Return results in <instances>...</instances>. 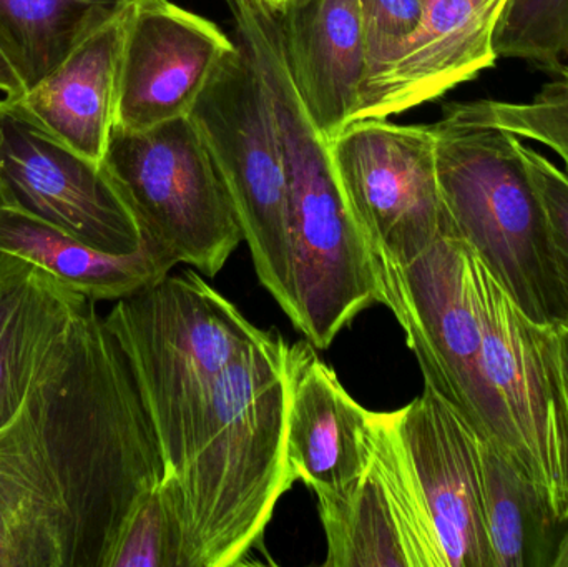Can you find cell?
<instances>
[{
	"label": "cell",
	"mask_w": 568,
	"mask_h": 567,
	"mask_svg": "<svg viewBox=\"0 0 568 567\" xmlns=\"http://www.w3.org/2000/svg\"><path fill=\"white\" fill-rule=\"evenodd\" d=\"M433 130L437 180L454 233L530 320L568 323L566 286L520 139L446 109Z\"/></svg>",
	"instance_id": "5b68a950"
},
{
	"label": "cell",
	"mask_w": 568,
	"mask_h": 567,
	"mask_svg": "<svg viewBox=\"0 0 568 567\" xmlns=\"http://www.w3.org/2000/svg\"><path fill=\"white\" fill-rule=\"evenodd\" d=\"M479 256V255H477ZM484 386L493 443L536 486L554 518L568 519V373L556 326L530 320L477 262Z\"/></svg>",
	"instance_id": "8992f818"
},
{
	"label": "cell",
	"mask_w": 568,
	"mask_h": 567,
	"mask_svg": "<svg viewBox=\"0 0 568 567\" xmlns=\"http://www.w3.org/2000/svg\"><path fill=\"white\" fill-rule=\"evenodd\" d=\"M133 3L87 37L45 79L13 99L60 142L100 163L116 125L120 69Z\"/></svg>",
	"instance_id": "ac0fdd59"
},
{
	"label": "cell",
	"mask_w": 568,
	"mask_h": 567,
	"mask_svg": "<svg viewBox=\"0 0 568 567\" xmlns=\"http://www.w3.org/2000/svg\"><path fill=\"white\" fill-rule=\"evenodd\" d=\"M0 92H2L7 99H20V97L26 93V87H23L22 80L19 79L12 65L7 62L2 52H0Z\"/></svg>",
	"instance_id": "83f0119b"
},
{
	"label": "cell",
	"mask_w": 568,
	"mask_h": 567,
	"mask_svg": "<svg viewBox=\"0 0 568 567\" xmlns=\"http://www.w3.org/2000/svg\"><path fill=\"white\" fill-rule=\"evenodd\" d=\"M280 19L301 99L331 142L363 105L367 53L359 0H293Z\"/></svg>",
	"instance_id": "e0dca14e"
},
{
	"label": "cell",
	"mask_w": 568,
	"mask_h": 567,
	"mask_svg": "<svg viewBox=\"0 0 568 567\" xmlns=\"http://www.w3.org/2000/svg\"><path fill=\"white\" fill-rule=\"evenodd\" d=\"M500 3L427 0L413 39L367 80L356 120L389 119L433 102L496 63L494 30Z\"/></svg>",
	"instance_id": "5bb4252c"
},
{
	"label": "cell",
	"mask_w": 568,
	"mask_h": 567,
	"mask_svg": "<svg viewBox=\"0 0 568 567\" xmlns=\"http://www.w3.org/2000/svg\"><path fill=\"white\" fill-rule=\"evenodd\" d=\"M190 117L222 173L260 282L293 320L290 195L282 140L262 77L239 43L216 67Z\"/></svg>",
	"instance_id": "ba28073f"
},
{
	"label": "cell",
	"mask_w": 568,
	"mask_h": 567,
	"mask_svg": "<svg viewBox=\"0 0 568 567\" xmlns=\"http://www.w3.org/2000/svg\"><path fill=\"white\" fill-rule=\"evenodd\" d=\"M235 42L255 63L275 115L287 175L294 328L317 350L381 305L373 250L344 195L329 140L311 119L287 60L280 12L265 0H226Z\"/></svg>",
	"instance_id": "7a4b0ae2"
},
{
	"label": "cell",
	"mask_w": 568,
	"mask_h": 567,
	"mask_svg": "<svg viewBox=\"0 0 568 567\" xmlns=\"http://www.w3.org/2000/svg\"><path fill=\"white\" fill-rule=\"evenodd\" d=\"M480 2L500 3V6H506L507 0H480Z\"/></svg>",
	"instance_id": "d6a6232c"
},
{
	"label": "cell",
	"mask_w": 568,
	"mask_h": 567,
	"mask_svg": "<svg viewBox=\"0 0 568 567\" xmlns=\"http://www.w3.org/2000/svg\"><path fill=\"white\" fill-rule=\"evenodd\" d=\"M136 0H0V52L26 90Z\"/></svg>",
	"instance_id": "ffe728a7"
},
{
	"label": "cell",
	"mask_w": 568,
	"mask_h": 567,
	"mask_svg": "<svg viewBox=\"0 0 568 567\" xmlns=\"http://www.w3.org/2000/svg\"><path fill=\"white\" fill-rule=\"evenodd\" d=\"M142 240L205 276L243 240L222 173L192 117L145 130L115 125L102 160Z\"/></svg>",
	"instance_id": "52a82bcc"
},
{
	"label": "cell",
	"mask_w": 568,
	"mask_h": 567,
	"mask_svg": "<svg viewBox=\"0 0 568 567\" xmlns=\"http://www.w3.org/2000/svg\"><path fill=\"white\" fill-rule=\"evenodd\" d=\"M235 47L199 13L170 0H136L123 45L116 125L145 130L189 117Z\"/></svg>",
	"instance_id": "4fadbf2b"
},
{
	"label": "cell",
	"mask_w": 568,
	"mask_h": 567,
	"mask_svg": "<svg viewBox=\"0 0 568 567\" xmlns=\"http://www.w3.org/2000/svg\"><path fill=\"white\" fill-rule=\"evenodd\" d=\"M90 303L62 362L0 428V567H103L165 479L125 355Z\"/></svg>",
	"instance_id": "6da1fadb"
},
{
	"label": "cell",
	"mask_w": 568,
	"mask_h": 567,
	"mask_svg": "<svg viewBox=\"0 0 568 567\" xmlns=\"http://www.w3.org/2000/svg\"><path fill=\"white\" fill-rule=\"evenodd\" d=\"M493 42L497 59L554 72L568 62V0H507Z\"/></svg>",
	"instance_id": "d4e9b609"
},
{
	"label": "cell",
	"mask_w": 568,
	"mask_h": 567,
	"mask_svg": "<svg viewBox=\"0 0 568 567\" xmlns=\"http://www.w3.org/2000/svg\"><path fill=\"white\" fill-rule=\"evenodd\" d=\"M359 9L371 80L413 39L423 23L427 0H359Z\"/></svg>",
	"instance_id": "484cf974"
},
{
	"label": "cell",
	"mask_w": 568,
	"mask_h": 567,
	"mask_svg": "<svg viewBox=\"0 0 568 567\" xmlns=\"http://www.w3.org/2000/svg\"><path fill=\"white\" fill-rule=\"evenodd\" d=\"M326 567H410L396 509L371 459L351 485L316 495Z\"/></svg>",
	"instance_id": "7402d4cb"
},
{
	"label": "cell",
	"mask_w": 568,
	"mask_h": 567,
	"mask_svg": "<svg viewBox=\"0 0 568 567\" xmlns=\"http://www.w3.org/2000/svg\"><path fill=\"white\" fill-rule=\"evenodd\" d=\"M381 305L406 333L424 382L493 443L484 386L483 316L473 246L457 233L440 235L404 265L374 255Z\"/></svg>",
	"instance_id": "9c48e42d"
},
{
	"label": "cell",
	"mask_w": 568,
	"mask_h": 567,
	"mask_svg": "<svg viewBox=\"0 0 568 567\" xmlns=\"http://www.w3.org/2000/svg\"><path fill=\"white\" fill-rule=\"evenodd\" d=\"M183 551L182 496L166 475L130 513L103 567H183Z\"/></svg>",
	"instance_id": "cb8c5ba5"
},
{
	"label": "cell",
	"mask_w": 568,
	"mask_h": 567,
	"mask_svg": "<svg viewBox=\"0 0 568 567\" xmlns=\"http://www.w3.org/2000/svg\"><path fill=\"white\" fill-rule=\"evenodd\" d=\"M329 150L374 255L404 265L454 232L437 180L433 125L356 120Z\"/></svg>",
	"instance_id": "30bf717a"
},
{
	"label": "cell",
	"mask_w": 568,
	"mask_h": 567,
	"mask_svg": "<svg viewBox=\"0 0 568 567\" xmlns=\"http://www.w3.org/2000/svg\"><path fill=\"white\" fill-rule=\"evenodd\" d=\"M523 155L546 210L557 266L568 295V173L524 143Z\"/></svg>",
	"instance_id": "4316f807"
},
{
	"label": "cell",
	"mask_w": 568,
	"mask_h": 567,
	"mask_svg": "<svg viewBox=\"0 0 568 567\" xmlns=\"http://www.w3.org/2000/svg\"><path fill=\"white\" fill-rule=\"evenodd\" d=\"M2 205H9V202H7L6 193H3L2 185H0V206Z\"/></svg>",
	"instance_id": "1f68e13d"
},
{
	"label": "cell",
	"mask_w": 568,
	"mask_h": 567,
	"mask_svg": "<svg viewBox=\"0 0 568 567\" xmlns=\"http://www.w3.org/2000/svg\"><path fill=\"white\" fill-rule=\"evenodd\" d=\"M0 185L9 205L93 249L122 255L142 246L102 163L60 142L7 97L0 100Z\"/></svg>",
	"instance_id": "8fae6325"
},
{
	"label": "cell",
	"mask_w": 568,
	"mask_h": 567,
	"mask_svg": "<svg viewBox=\"0 0 568 567\" xmlns=\"http://www.w3.org/2000/svg\"><path fill=\"white\" fill-rule=\"evenodd\" d=\"M556 330L557 335H559L560 348H562L564 362H566L568 373V323H564V325H557Z\"/></svg>",
	"instance_id": "f546056e"
},
{
	"label": "cell",
	"mask_w": 568,
	"mask_h": 567,
	"mask_svg": "<svg viewBox=\"0 0 568 567\" xmlns=\"http://www.w3.org/2000/svg\"><path fill=\"white\" fill-rule=\"evenodd\" d=\"M307 343L291 345L287 463L314 495L356 482L373 459L374 412L341 385Z\"/></svg>",
	"instance_id": "9a60e30c"
},
{
	"label": "cell",
	"mask_w": 568,
	"mask_h": 567,
	"mask_svg": "<svg viewBox=\"0 0 568 567\" xmlns=\"http://www.w3.org/2000/svg\"><path fill=\"white\" fill-rule=\"evenodd\" d=\"M480 462L494 566L552 567L562 525L513 459L486 438Z\"/></svg>",
	"instance_id": "44dd1931"
},
{
	"label": "cell",
	"mask_w": 568,
	"mask_h": 567,
	"mask_svg": "<svg viewBox=\"0 0 568 567\" xmlns=\"http://www.w3.org/2000/svg\"><path fill=\"white\" fill-rule=\"evenodd\" d=\"M552 567H568V519L560 529L559 543H557L556 558Z\"/></svg>",
	"instance_id": "f1b7e54d"
},
{
	"label": "cell",
	"mask_w": 568,
	"mask_h": 567,
	"mask_svg": "<svg viewBox=\"0 0 568 567\" xmlns=\"http://www.w3.org/2000/svg\"><path fill=\"white\" fill-rule=\"evenodd\" d=\"M272 9H275L276 12H283L286 10V7L290 6L291 0H265Z\"/></svg>",
	"instance_id": "4dcf8cb0"
},
{
	"label": "cell",
	"mask_w": 568,
	"mask_h": 567,
	"mask_svg": "<svg viewBox=\"0 0 568 567\" xmlns=\"http://www.w3.org/2000/svg\"><path fill=\"white\" fill-rule=\"evenodd\" d=\"M0 253L39 266L93 302H119L155 285L176 266L145 240L132 253L103 252L13 205L0 206Z\"/></svg>",
	"instance_id": "d6986e66"
},
{
	"label": "cell",
	"mask_w": 568,
	"mask_h": 567,
	"mask_svg": "<svg viewBox=\"0 0 568 567\" xmlns=\"http://www.w3.org/2000/svg\"><path fill=\"white\" fill-rule=\"evenodd\" d=\"M92 302L39 266L0 253V428L62 362Z\"/></svg>",
	"instance_id": "2e32d148"
},
{
	"label": "cell",
	"mask_w": 568,
	"mask_h": 567,
	"mask_svg": "<svg viewBox=\"0 0 568 567\" xmlns=\"http://www.w3.org/2000/svg\"><path fill=\"white\" fill-rule=\"evenodd\" d=\"M550 75L527 102L486 99L454 102L444 109L466 122L542 143L560 156L568 173V62Z\"/></svg>",
	"instance_id": "603a6c76"
},
{
	"label": "cell",
	"mask_w": 568,
	"mask_h": 567,
	"mask_svg": "<svg viewBox=\"0 0 568 567\" xmlns=\"http://www.w3.org/2000/svg\"><path fill=\"white\" fill-rule=\"evenodd\" d=\"M389 419L440 567H496L484 512L483 436L429 386Z\"/></svg>",
	"instance_id": "7c38bea8"
},
{
	"label": "cell",
	"mask_w": 568,
	"mask_h": 567,
	"mask_svg": "<svg viewBox=\"0 0 568 567\" xmlns=\"http://www.w3.org/2000/svg\"><path fill=\"white\" fill-rule=\"evenodd\" d=\"M103 320L129 363L166 475L176 476L223 375L265 330L192 270L119 300Z\"/></svg>",
	"instance_id": "277c9868"
},
{
	"label": "cell",
	"mask_w": 568,
	"mask_h": 567,
	"mask_svg": "<svg viewBox=\"0 0 568 567\" xmlns=\"http://www.w3.org/2000/svg\"><path fill=\"white\" fill-rule=\"evenodd\" d=\"M291 2H293V0H291ZM291 2H290V3H291Z\"/></svg>",
	"instance_id": "836d02e7"
},
{
	"label": "cell",
	"mask_w": 568,
	"mask_h": 567,
	"mask_svg": "<svg viewBox=\"0 0 568 567\" xmlns=\"http://www.w3.org/2000/svg\"><path fill=\"white\" fill-rule=\"evenodd\" d=\"M290 350L276 330H265L216 388L199 445L175 476L185 526L183 567L242 565L293 486L286 448Z\"/></svg>",
	"instance_id": "3957f363"
}]
</instances>
